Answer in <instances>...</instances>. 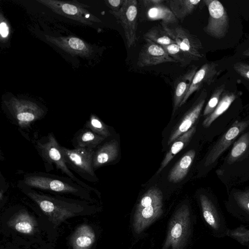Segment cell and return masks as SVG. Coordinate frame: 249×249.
Returning a JSON list of instances; mask_svg holds the SVG:
<instances>
[{"label":"cell","instance_id":"obj_1","mask_svg":"<svg viewBox=\"0 0 249 249\" xmlns=\"http://www.w3.org/2000/svg\"><path fill=\"white\" fill-rule=\"evenodd\" d=\"M18 186L27 196L34 201L43 213L54 224L58 225L66 219L78 215L85 210L86 206L81 203L52 196L37 191L23 185Z\"/></svg>","mask_w":249,"mask_h":249},{"label":"cell","instance_id":"obj_2","mask_svg":"<svg viewBox=\"0 0 249 249\" xmlns=\"http://www.w3.org/2000/svg\"><path fill=\"white\" fill-rule=\"evenodd\" d=\"M20 184L52 193L71 194L82 198L91 200V191L77 183L69 177H60L45 173L34 172L24 175Z\"/></svg>","mask_w":249,"mask_h":249},{"label":"cell","instance_id":"obj_3","mask_svg":"<svg viewBox=\"0 0 249 249\" xmlns=\"http://www.w3.org/2000/svg\"><path fill=\"white\" fill-rule=\"evenodd\" d=\"M162 202V193L158 188H150L142 195L133 218V228L136 233H141L161 215Z\"/></svg>","mask_w":249,"mask_h":249},{"label":"cell","instance_id":"obj_4","mask_svg":"<svg viewBox=\"0 0 249 249\" xmlns=\"http://www.w3.org/2000/svg\"><path fill=\"white\" fill-rule=\"evenodd\" d=\"M191 213L187 205H182L172 215L161 249H184L191 230Z\"/></svg>","mask_w":249,"mask_h":249},{"label":"cell","instance_id":"obj_5","mask_svg":"<svg viewBox=\"0 0 249 249\" xmlns=\"http://www.w3.org/2000/svg\"><path fill=\"white\" fill-rule=\"evenodd\" d=\"M60 145L52 133H49L36 141V147L45 160L55 165L57 169L67 175L77 183L90 191H95L94 188L82 181L71 171L64 159L60 149Z\"/></svg>","mask_w":249,"mask_h":249},{"label":"cell","instance_id":"obj_6","mask_svg":"<svg viewBox=\"0 0 249 249\" xmlns=\"http://www.w3.org/2000/svg\"><path fill=\"white\" fill-rule=\"evenodd\" d=\"M63 156L69 168L85 179L96 182L97 178L92 167L94 150L83 148L69 149L60 145Z\"/></svg>","mask_w":249,"mask_h":249},{"label":"cell","instance_id":"obj_7","mask_svg":"<svg viewBox=\"0 0 249 249\" xmlns=\"http://www.w3.org/2000/svg\"><path fill=\"white\" fill-rule=\"evenodd\" d=\"M3 102L13 122L21 128L30 126L45 114L42 107L29 100L12 97Z\"/></svg>","mask_w":249,"mask_h":249},{"label":"cell","instance_id":"obj_8","mask_svg":"<svg viewBox=\"0 0 249 249\" xmlns=\"http://www.w3.org/2000/svg\"><path fill=\"white\" fill-rule=\"evenodd\" d=\"M54 13L78 21L84 24L91 25L93 22L101 20L89 12L85 8L87 5L77 0L62 1L57 0H36Z\"/></svg>","mask_w":249,"mask_h":249},{"label":"cell","instance_id":"obj_9","mask_svg":"<svg viewBox=\"0 0 249 249\" xmlns=\"http://www.w3.org/2000/svg\"><path fill=\"white\" fill-rule=\"evenodd\" d=\"M209 11V18L204 32L216 39L224 37L228 32L229 19L223 4L217 0H204Z\"/></svg>","mask_w":249,"mask_h":249},{"label":"cell","instance_id":"obj_10","mask_svg":"<svg viewBox=\"0 0 249 249\" xmlns=\"http://www.w3.org/2000/svg\"><path fill=\"white\" fill-rule=\"evenodd\" d=\"M109 12L123 27L127 47H132L137 40V1L124 0L119 11L109 10Z\"/></svg>","mask_w":249,"mask_h":249},{"label":"cell","instance_id":"obj_11","mask_svg":"<svg viewBox=\"0 0 249 249\" xmlns=\"http://www.w3.org/2000/svg\"><path fill=\"white\" fill-rule=\"evenodd\" d=\"M161 27L192 60H198L203 55L200 40L181 26L173 28L161 23Z\"/></svg>","mask_w":249,"mask_h":249},{"label":"cell","instance_id":"obj_12","mask_svg":"<svg viewBox=\"0 0 249 249\" xmlns=\"http://www.w3.org/2000/svg\"><path fill=\"white\" fill-rule=\"evenodd\" d=\"M249 125V120L235 121L212 147L206 158L204 165L207 166L213 163Z\"/></svg>","mask_w":249,"mask_h":249},{"label":"cell","instance_id":"obj_13","mask_svg":"<svg viewBox=\"0 0 249 249\" xmlns=\"http://www.w3.org/2000/svg\"><path fill=\"white\" fill-rule=\"evenodd\" d=\"M141 48L139 53L137 65L139 67L155 66L159 64L177 62L170 57L162 46L149 40Z\"/></svg>","mask_w":249,"mask_h":249},{"label":"cell","instance_id":"obj_14","mask_svg":"<svg viewBox=\"0 0 249 249\" xmlns=\"http://www.w3.org/2000/svg\"><path fill=\"white\" fill-rule=\"evenodd\" d=\"M46 39L69 53L89 57L93 52L92 47L82 39L75 36L54 37L45 35Z\"/></svg>","mask_w":249,"mask_h":249},{"label":"cell","instance_id":"obj_15","mask_svg":"<svg viewBox=\"0 0 249 249\" xmlns=\"http://www.w3.org/2000/svg\"><path fill=\"white\" fill-rule=\"evenodd\" d=\"M206 97L207 92L205 89L203 90L195 104L187 112L171 133L167 142L168 145L174 142L178 137L187 132L192 127L200 115Z\"/></svg>","mask_w":249,"mask_h":249},{"label":"cell","instance_id":"obj_16","mask_svg":"<svg viewBox=\"0 0 249 249\" xmlns=\"http://www.w3.org/2000/svg\"><path fill=\"white\" fill-rule=\"evenodd\" d=\"M217 66V65L214 62L206 63L196 71L190 87L180 107L183 105L195 92L199 90L205 85L209 86L214 82L219 74L216 69Z\"/></svg>","mask_w":249,"mask_h":249},{"label":"cell","instance_id":"obj_17","mask_svg":"<svg viewBox=\"0 0 249 249\" xmlns=\"http://www.w3.org/2000/svg\"><path fill=\"white\" fill-rule=\"evenodd\" d=\"M197 70L196 66H192L185 73L179 75L175 81L173 102V114L180 107L182 100L190 87Z\"/></svg>","mask_w":249,"mask_h":249},{"label":"cell","instance_id":"obj_18","mask_svg":"<svg viewBox=\"0 0 249 249\" xmlns=\"http://www.w3.org/2000/svg\"><path fill=\"white\" fill-rule=\"evenodd\" d=\"M119 154V145L117 140H111L95 151L92 160V167L97 168L114 161Z\"/></svg>","mask_w":249,"mask_h":249},{"label":"cell","instance_id":"obj_19","mask_svg":"<svg viewBox=\"0 0 249 249\" xmlns=\"http://www.w3.org/2000/svg\"><path fill=\"white\" fill-rule=\"evenodd\" d=\"M93 229L89 225H82L77 228L71 237L72 249H90L95 241Z\"/></svg>","mask_w":249,"mask_h":249},{"label":"cell","instance_id":"obj_20","mask_svg":"<svg viewBox=\"0 0 249 249\" xmlns=\"http://www.w3.org/2000/svg\"><path fill=\"white\" fill-rule=\"evenodd\" d=\"M195 155V150L191 149L187 151L169 172L168 176V181L177 183L182 180L187 174Z\"/></svg>","mask_w":249,"mask_h":249},{"label":"cell","instance_id":"obj_21","mask_svg":"<svg viewBox=\"0 0 249 249\" xmlns=\"http://www.w3.org/2000/svg\"><path fill=\"white\" fill-rule=\"evenodd\" d=\"M238 97L235 92L224 91L214 110L203 121L202 124L205 128L209 127L220 116L223 114Z\"/></svg>","mask_w":249,"mask_h":249},{"label":"cell","instance_id":"obj_22","mask_svg":"<svg viewBox=\"0 0 249 249\" xmlns=\"http://www.w3.org/2000/svg\"><path fill=\"white\" fill-rule=\"evenodd\" d=\"M9 225L20 233L32 234L35 231L36 222L26 211H21L11 218Z\"/></svg>","mask_w":249,"mask_h":249},{"label":"cell","instance_id":"obj_23","mask_svg":"<svg viewBox=\"0 0 249 249\" xmlns=\"http://www.w3.org/2000/svg\"><path fill=\"white\" fill-rule=\"evenodd\" d=\"M196 131V127H192L189 131L178 137L174 142L161 163L160 167L157 172V174H159L175 156L189 142Z\"/></svg>","mask_w":249,"mask_h":249},{"label":"cell","instance_id":"obj_24","mask_svg":"<svg viewBox=\"0 0 249 249\" xmlns=\"http://www.w3.org/2000/svg\"><path fill=\"white\" fill-rule=\"evenodd\" d=\"M106 138L89 129L85 128L80 130L73 139L75 148H83L94 150Z\"/></svg>","mask_w":249,"mask_h":249},{"label":"cell","instance_id":"obj_25","mask_svg":"<svg viewBox=\"0 0 249 249\" xmlns=\"http://www.w3.org/2000/svg\"><path fill=\"white\" fill-rule=\"evenodd\" d=\"M200 0H171L169 1V8L179 20H183L191 14L196 8Z\"/></svg>","mask_w":249,"mask_h":249},{"label":"cell","instance_id":"obj_26","mask_svg":"<svg viewBox=\"0 0 249 249\" xmlns=\"http://www.w3.org/2000/svg\"><path fill=\"white\" fill-rule=\"evenodd\" d=\"M199 200L205 221L213 229H218L220 226V219L214 205L204 195L200 196Z\"/></svg>","mask_w":249,"mask_h":249},{"label":"cell","instance_id":"obj_27","mask_svg":"<svg viewBox=\"0 0 249 249\" xmlns=\"http://www.w3.org/2000/svg\"><path fill=\"white\" fill-rule=\"evenodd\" d=\"M147 15L151 20H161V23L168 25L178 22V19L174 15L170 9L161 4L148 8Z\"/></svg>","mask_w":249,"mask_h":249},{"label":"cell","instance_id":"obj_28","mask_svg":"<svg viewBox=\"0 0 249 249\" xmlns=\"http://www.w3.org/2000/svg\"><path fill=\"white\" fill-rule=\"evenodd\" d=\"M145 40H149L161 46L176 43L161 26H154L144 35Z\"/></svg>","mask_w":249,"mask_h":249},{"label":"cell","instance_id":"obj_29","mask_svg":"<svg viewBox=\"0 0 249 249\" xmlns=\"http://www.w3.org/2000/svg\"><path fill=\"white\" fill-rule=\"evenodd\" d=\"M249 146V132L243 134L234 143L228 157L229 164L235 162L246 151Z\"/></svg>","mask_w":249,"mask_h":249},{"label":"cell","instance_id":"obj_30","mask_svg":"<svg viewBox=\"0 0 249 249\" xmlns=\"http://www.w3.org/2000/svg\"><path fill=\"white\" fill-rule=\"evenodd\" d=\"M162 47L168 55L177 62L179 63L182 67L186 66L192 61L176 43Z\"/></svg>","mask_w":249,"mask_h":249},{"label":"cell","instance_id":"obj_31","mask_svg":"<svg viewBox=\"0 0 249 249\" xmlns=\"http://www.w3.org/2000/svg\"><path fill=\"white\" fill-rule=\"evenodd\" d=\"M85 128L105 138L111 135L107 126L94 115L90 116L86 123Z\"/></svg>","mask_w":249,"mask_h":249},{"label":"cell","instance_id":"obj_32","mask_svg":"<svg viewBox=\"0 0 249 249\" xmlns=\"http://www.w3.org/2000/svg\"><path fill=\"white\" fill-rule=\"evenodd\" d=\"M225 85L224 84L215 89L205 106L203 111L204 116H208L214 110L220 101L222 94L225 91Z\"/></svg>","mask_w":249,"mask_h":249},{"label":"cell","instance_id":"obj_33","mask_svg":"<svg viewBox=\"0 0 249 249\" xmlns=\"http://www.w3.org/2000/svg\"><path fill=\"white\" fill-rule=\"evenodd\" d=\"M235 199L241 208L249 213V190L237 192L235 194Z\"/></svg>","mask_w":249,"mask_h":249},{"label":"cell","instance_id":"obj_34","mask_svg":"<svg viewBox=\"0 0 249 249\" xmlns=\"http://www.w3.org/2000/svg\"><path fill=\"white\" fill-rule=\"evenodd\" d=\"M0 41L4 42L10 35V27L8 22L2 13L0 14Z\"/></svg>","mask_w":249,"mask_h":249},{"label":"cell","instance_id":"obj_35","mask_svg":"<svg viewBox=\"0 0 249 249\" xmlns=\"http://www.w3.org/2000/svg\"><path fill=\"white\" fill-rule=\"evenodd\" d=\"M235 71L243 78L249 80V64L237 62L233 65Z\"/></svg>","mask_w":249,"mask_h":249},{"label":"cell","instance_id":"obj_36","mask_svg":"<svg viewBox=\"0 0 249 249\" xmlns=\"http://www.w3.org/2000/svg\"><path fill=\"white\" fill-rule=\"evenodd\" d=\"M124 0H106V4L113 11H118L122 6Z\"/></svg>","mask_w":249,"mask_h":249},{"label":"cell","instance_id":"obj_37","mask_svg":"<svg viewBox=\"0 0 249 249\" xmlns=\"http://www.w3.org/2000/svg\"><path fill=\"white\" fill-rule=\"evenodd\" d=\"M164 1V0H143L142 1L144 7L147 8L162 4Z\"/></svg>","mask_w":249,"mask_h":249},{"label":"cell","instance_id":"obj_38","mask_svg":"<svg viewBox=\"0 0 249 249\" xmlns=\"http://www.w3.org/2000/svg\"><path fill=\"white\" fill-rule=\"evenodd\" d=\"M242 54L243 55L249 57V48L245 50L243 52Z\"/></svg>","mask_w":249,"mask_h":249}]
</instances>
